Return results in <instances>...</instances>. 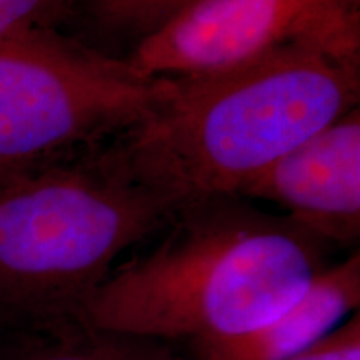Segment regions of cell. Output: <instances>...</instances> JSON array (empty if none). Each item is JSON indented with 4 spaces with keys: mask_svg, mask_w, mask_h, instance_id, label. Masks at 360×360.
<instances>
[{
    "mask_svg": "<svg viewBox=\"0 0 360 360\" xmlns=\"http://www.w3.org/2000/svg\"><path fill=\"white\" fill-rule=\"evenodd\" d=\"M360 252L330 264L294 302L245 334L188 345L193 360H287L359 312Z\"/></svg>",
    "mask_w": 360,
    "mask_h": 360,
    "instance_id": "7",
    "label": "cell"
},
{
    "mask_svg": "<svg viewBox=\"0 0 360 360\" xmlns=\"http://www.w3.org/2000/svg\"><path fill=\"white\" fill-rule=\"evenodd\" d=\"M294 51L360 64V0H199L125 58L152 77H192Z\"/></svg>",
    "mask_w": 360,
    "mask_h": 360,
    "instance_id": "5",
    "label": "cell"
},
{
    "mask_svg": "<svg viewBox=\"0 0 360 360\" xmlns=\"http://www.w3.org/2000/svg\"><path fill=\"white\" fill-rule=\"evenodd\" d=\"M125 57L70 32L0 39V167L39 164L114 141L172 96Z\"/></svg>",
    "mask_w": 360,
    "mask_h": 360,
    "instance_id": "4",
    "label": "cell"
},
{
    "mask_svg": "<svg viewBox=\"0 0 360 360\" xmlns=\"http://www.w3.org/2000/svg\"><path fill=\"white\" fill-rule=\"evenodd\" d=\"M11 345L7 360H184L170 342L89 323Z\"/></svg>",
    "mask_w": 360,
    "mask_h": 360,
    "instance_id": "8",
    "label": "cell"
},
{
    "mask_svg": "<svg viewBox=\"0 0 360 360\" xmlns=\"http://www.w3.org/2000/svg\"><path fill=\"white\" fill-rule=\"evenodd\" d=\"M238 197L282 207L334 249L354 250L360 238V107L270 164Z\"/></svg>",
    "mask_w": 360,
    "mask_h": 360,
    "instance_id": "6",
    "label": "cell"
},
{
    "mask_svg": "<svg viewBox=\"0 0 360 360\" xmlns=\"http://www.w3.org/2000/svg\"><path fill=\"white\" fill-rule=\"evenodd\" d=\"M157 236L112 269L85 323L187 345L245 334L294 302L334 250L237 195L180 205Z\"/></svg>",
    "mask_w": 360,
    "mask_h": 360,
    "instance_id": "1",
    "label": "cell"
},
{
    "mask_svg": "<svg viewBox=\"0 0 360 360\" xmlns=\"http://www.w3.org/2000/svg\"><path fill=\"white\" fill-rule=\"evenodd\" d=\"M174 79L167 101L109 142L125 172L172 210L238 197L270 164L360 107V64L319 52Z\"/></svg>",
    "mask_w": 360,
    "mask_h": 360,
    "instance_id": "2",
    "label": "cell"
},
{
    "mask_svg": "<svg viewBox=\"0 0 360 360\" xmlns=\"http://www.w3.org/2000/svg\"><path fill=\"white\" fill-rule=\"evenodd\" d=\"M172 207L101 147L0 167V334L11 342L84 322L90 297Z\"/></svg>",
    "mask_w": 360,
    "mask_h": 360,
    "instance_id": "3",
    "label": "cell"
},
{
    "mask_svg": "<svg viewBox=\"0 0 360 360\" xmlns=\"http://www.w3.org/2000/svg\"><path fill=\"white\" fill-rule=\"evenodd\" d=\"M79 0H0V39L67 32L75 25Z\"/></svg>",
    "mask_w": 360,
    "mask_h": 360,
    "instance_id": "10",
    "label": "cell"
},
{
    "mask_svg": "<svg viewBox=\"0 0 360 360\" xmlns=\"http://www.w3.org/2000/svg\"><path fill=\"white\" fill-rule=\"evenodd\" d=\"M199 0H79L75 25L132 49Z\"/></svg>",
    "mask_w": 360,
    "mask_h": 360,
    "instance_id": "9",
    "label": "cell"
},
{
    "mask_svg": "<svg viewBox=\"0 0 360 360\" xmlns=\"http://www.w3.org/2000/svg\"><path fill=\"white\" fill-rule=\"evenodd\" d=\"M287 360H360V314L355 312L312 347Z\"/></svg>",
    "mask_w": 360,
    "mask_h": 360,
    "instance_id": "11",
    "label": "cell"
}]
</instances>
